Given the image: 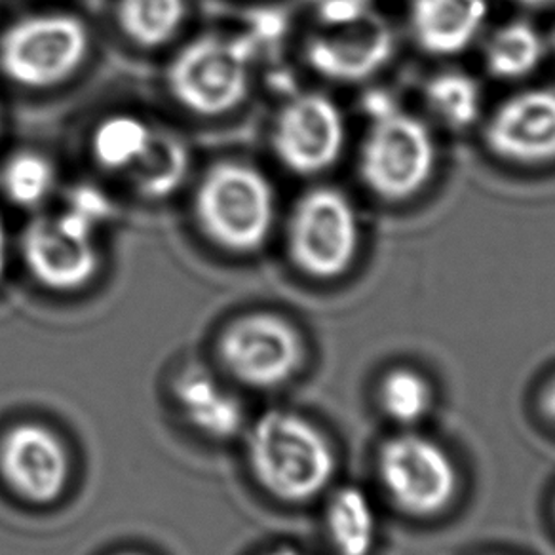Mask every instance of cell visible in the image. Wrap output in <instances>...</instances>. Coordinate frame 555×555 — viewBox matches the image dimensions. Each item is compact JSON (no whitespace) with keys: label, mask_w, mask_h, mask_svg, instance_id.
<instances>
[{"label":"cell","mask_w":555,"mask_h":555,"mask_svg":"<svg viewBox=\"0 0 555 555\" xmlns=\"http://www.w3.org/2000/svg\"><path fill=\"white\" fill-rule=\"evenodd\" d=\"M354 204L335 186H314L295 202L286 224V251L295 269L314 280L347 274L360 251Z\"/></svg>","instance_id":"52a82bcc"},{"label":"cell","mask_w":555,"mask_h":555,"mask_svg":"<svg viewBox=\"0 0 555 555\" xmlns=\"http://www.w3.org/2000/svg\"><path fill=\"white\" fill-rule=\"evenodd\" d=\"M491 155L517 166L555 160V90L531 88L494 108L483 130Z\"/></svg>","instance_id":"8fae6325"},{"label":"cell","mask_w":555,"mask_h":555,"mask_svg":"<svg viewBox=\"0 0 555 555\" xmlns=\"http://www.w3.org/2000/svg\"><path fill=\"white\" fill-rule=\"evenodd\" d=\"M92 47V31L77 14L33 12L0 33V77L27 92L54 90L85 69Z\"/></svg>","instance_id":"277c9868"},{"label":"cell","mask_w":555,"mask_h":555,"mask_svg":"<svg viewBox=\"0 0 555 555\" xmlns=\"http://www.w3.org/2000/svg\"><path fill=\"white\" fill-rule=\"evenodd\" d=\"M370 128L358 153V173L370 193L386 202H405L433 179L438 147L433 131L385 92L363 100Z\"/></svg>","instance_id":"3957f363"},{"label":"cell","mask_w":555,"mask_h":555,"mask_svg":"<svg viewBox=\"0 0 555 555\" xmlns=\"http://www.w3.org/2000/svg\"><path fill=\"white\" fill-rule=\"evenodd\" d=\"M433 400L428 380L408 367L390 371L378 388L380 408L398 425L421 423L433 408Z\"/></svg>","instance_id":"603a6c76"},{"label":"cell","mask_w":555,"mask_h":555,"mask_svg":"<svg viewBox=\"0 0 555 555\" xmlns=\"http://www.w3.org/2000/svg\"><path fill=\"white\" fill-rule=\"evenodd\" d=\"M10 257H12V242H10L9 227L0 216V286L9 272Z\"/></svg>","instance_id":"d4e9b609"},{"label":"cell","mask_w":555,"mask_h":555,"mask_svg":"<svg viewBox=\"0 0 555 555\" xmlns=\"http://www.w3.org/2000/svg\"><path fill=\"white\" fill-rule=\"evenodd\" d=\"M552 44H554V50H555V29H554V35H552Z\"/></svg>","instance_id":"f546056e"},{"label":"cell","mask_w":555,"mask_h":555,"mask_svg":"<svg viewBox=\"0 0 555 555\" xmlns=\"http://www.w3.org/2000/svg\"><path fill=\"white\" fill-rule=\"evenodd\" d=\"M516 2L525 9H547L555 4V0H516Z\"/></svg>","instance_id":"4316f807"},{"label":"cell","mask_w":555,"mask_h":555,"mask_svg":"<svg viewBox=\"0 0 555 555\" xmlns=\"http://www.w3.org/2000/svg\"><path fill=\"white\" fill-rule=\"evenodd\" d=\"M426 107L449 130L472 128L481 116V90L463 70H443L434 75L425 88Z\"/></svg>","instance_id":"7402d4cb"},{"label":"cell","mask_w":555,"mask_h":555,"mask_svg":"<svg viewBox=\"0 0 555 555\" xmlns=\"http://www.w3.org/2000/svg\"><path fill=\"white\" fill-rule=\"evenodd\" d=\"M393 52L392 27L371 12L352 24L324 27L312 35L305 47V60L320 77L348 85L377 75Z\"/></svg>","instance_id":"7c38bea8"},{"label":"cell","mask_w":555,"mask_h":555,"mask_svg":"<svg viewBox=\"0 0 555 555\" xmlns=\"http://www.w3.org/2000/svg\"><path fill=\"white\" fill-rule=\"evenodd\" d=\"M191 168L193 155L185 138L158 122L145 155L124 183L141 201H168L185 185Z\"/></svg>","instance_id":"9a60e30c"},{"label":"cell","mask_w":555,"mask_h":555,"mask_svg":"<svg viewBox=\"0 0 555 555\" xmlns=\"http://www.w3.org/2000/svg\"><path fill=\"white\" fill-rule=\"evenodd\" d=\"M126 555H135V554H126Z\"/></svg>","instance_id":"4dcf8cb0"},{"label":"cell","mask_w":555,"mask_h":555,"mask_svg":"<svg viewBox=\"0 0 555 555\" xmlns=\"http://www.w3.org/2000/svg\"><path fill=\"white\" fill-rule=\"evenodd\" d=\"M189 14L186 0H115L113 17L124 40L156 50L178 37Z\"/></svg>","instance_id":"ac0fdd59"},{"label":"cell","mask_w":555,"mask_h":555,"mask_svg":"<svg viewBox=\"0 0 555 555\" xmlns=\"http://www.w3.org/2000/svg\"><path fill=\"white\" fill-rule=\"evenodd\" d=\"M542 405H544V411H546V415L552 418L555 423V378L550 383V386L546 388V392H544V398H542Z\"/></svg>","instance_id":"484cf974"},{"label":"cell","mask_w":555,"mask_h":555,"mask_svg":"<svg viewBox=\"0 0 555 555\" xmlns=\"http://www.w3.org/2000/svg\"><path fill=\"white\" fill-rule=\"evenodd\" d=\"M57 168L37 149H20L0 166V191L10 204L37 209L54 194Z\"/></svg>","instance_id":"44dd1931"},{"label":"cell","mask_w":555,"mask_h":555,"mask_svg":"<svg viewBox=\"0 0 555 555\" xmlns=\"http://www.w3.org/2000/svg\"><path fill=\"white\" fill-rule=\"evenodd\" d=\"M347 145V122L339 105L324 93L301 92L278 108L270 147L287 171L314 178L339 163Z\"/></svg>","instance_id":"9c48e42d"},{"label":"cell","mask_w":555,"mask_h":555,"mask_svg":"<svg viewBox=\"0 0 555 555\" xmlns=\"http://www.w3.org/2000/svg\"><path fill=\"white\" fill-rule=\"evenodd\" d=\"M269 555H302L297 552V550H292V547H282V550H276V552H270Z\"/></svg>","instance_id":"83f0119b"},{"label":"cell","mask_w":555,"mask_h":555,"mask_svg":"<svg viewBox=\"0 0 555 555\" xmlns=\"http://www.w3.org/2000/svg\"><path fill=\"white\" fill-rule=\"evenodd\" d=\"M194 224L211 246L246 257L267 246L276 224V193L255 164L224 158L209 164L191 198Z\"/></svg>","instance_id":"6da1fadb"},{"label":"cell","mask_w":555,"mask_h":555,"mask_svg":"<svg viewBox=\"0 0 555 555\" xmlns=\"http://www.w3.org/2000/svg\"><path fill=\"white\" fill-rule=\"evenodd\" d=\"M327 529L340 555H370L377 539V514L370 496L358 487H345L327 508Z\"/></svg>","instance_id":"ffe728a7"},{"label":"cell","mask_w":555,"mask_h":555,"mask_svg":"<svg viewBox=\"0 0 555 555\" xmlns=\"http://www.w3.org/2000/svg\"><path fill=\"white\" fill-rule=\"evenodd\" d=\"M176 396L186 421L217 440L236 436L246 421L238 398L202 371H186L176 385Z\"/></svg>","instance_id":"e0dca14e"},{"label":"cell","mask_w":555,"mask_h":555,"mask_svg":"<svg viewBox=\"0 0 555 555\" xmlns=\"http://www.w3.org/2000/svg\"><path fill=\"white\" fill-rule=\"evenodd\" d=\"M247 449L255 478L280 501H310L335 474V455L324 434L287 411L261 416L251 428Z\"/></svg>","instance_id":"8992f818"},{"label":"cell","mask_w":555,"mask_h":555,"mask_svg":"<svg viewBox=\"0 0 555 555\" xmlns=\"http://www.w3.org/2000/svg\"><path fill=\"white\" fill-rule=\"evenodd\" d=\"M2 111H0V133H2Z\"/></svg>","instance_id":"f1b7e54d"},{"label":"cell","mask_w":555,"mask_h":555,"mask_svg":"<svg viewBox=\"0 0 555 555\" xmlns=\"http://www.w3.org/2000/svg\"><path fill=\"white\" fill-rule=\"evenodd\" d=\"M377 468L388 499L408 516H438L451 506L459 489V474L448 451L418 434L386 441Z\"/></svg>","instance_id":"ba28073f"},{"label":"cell","mask_w":555,"mask_h":555,"mask_svg":"<svg viewBox=\"0 0 555 555\" xmlns=\"http://www.w3.org/2000/svg\"><path fill=\"white\" fill-rule=\"evenodd\" d=\"M63 441L40 425H17L0 440V474L14 493L35 504L62 496L69 479Z\"/></svg>","instance_id":"4fadbf2b"},{"label":"cell","mask_w":555,"mask_h":555,"mask_svg":"<svg viewBox=\"0 0 555 555\" xmlns=\"http://www.w3.org/2000/svg\"><path fill=\"white\" fill-rule=\"evenodd\" d=\"M489 17V0H411L409 29L416 47L438 57L463 54Z\"/></svg>","instance_id":"5bb4252c"},{"label":"cell","mask_w":555,"mask_h":555,"mask_svg":"<svg viewBox=\"0 0 555 555\" xmlns=\"http://www.w3.org/2000/svg\"><path fill=\"white\" fill-rule=\"evenodd\" d=\"M546 42L529 22H509L491 35L486 47V67L494 78L519 80L540 67Z\"/></svg>","instance_id":"d6986e66"},{"label":"cell","mask_w":555,"mask_h":555,"mask_svg":"<svg viewBox=\"0 0 555 555\" xmlns=\"http://www.w3.org/2000/svg\"><path fill=\"white\" fill-rule=\"evenodd\" d=\"M255 42L242 35L204 33L185 42L166 67V90L189 115L223 118L247 100Z\"/></svg>","instance_id":"5b68a950"},{"label":"cell","mask_w":555,"mask_h":555,"mask_svg":"<svg viewBox=\"0 0 555 555\" xmlns=\"http://www.w3.org/2000/svg\"><path fill=\"white\" fill-rule=\"evenodd\" d=\"M324 27L352 24L373 12V0H307Z\"/></svg>","instance_id":"cb8c5ba5"},{"label":"cell","mask_w":555,"mask_h":555,"mask_svg":"<svg viewBox=\"0 0 555 555\" xmlns=\"http://www.w3.org/2000/svg\"><path fill=\"white\" fill-rule=\"evenodd\" d=\"M111 216L105 194L78 186L54 216L25 224L20 255L39 286L73 294L88 286L101 269L100 231Z\"/></svg>","instance_id":"7a4b0ae2"},{"label":"cell","mask_w":555,"mask_h":555,"mask_svg":"<svg viewBox=\"0 0 555 555\" xmlns=\"http://www.w3.org/2000/svg\"><path fill=\"white\" fill-rule=\"evenodd\" d=\"M156 124V120L131 111H118L100 118L88 138V153L93 166L111 178L126 181L145 155L155 135Z\"/></svg>","instance_id":"2e32d148"},{"label":"cell","mask_w":555,"mask_h":555,"mask_svg":"<svg viewBox=\"0 0 555 555\" xmlns=\"http://www.w3.org/2000/svg\"><path fill=\"white\" fill-rule=\"evenodd\" d=\"M219 356L244 385L272 388L294 377L301 367L305 347L287 320L272 312H254L224 330Z\"/></svg>","instance_id":"30bf717a"}]
</instances>
